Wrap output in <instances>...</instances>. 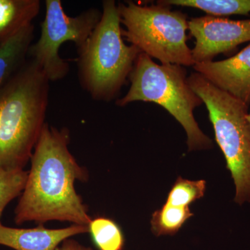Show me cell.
<instances>
[{"label":"cell","instance_id":"6da1fadb","mask_svg":"<svg viewBox=\"0 0 250 250\" xmlns=\"http://www.w3.org/2000/svg\"><path fill=\"white\" fill-rule=\"evenodd\" d=\"M70 133L45 123L31 158L27 182L15 209V223L69 222L88 226L92 219L75 188L88 174L68 149Z\"/></svg>","mask_w":250,"mask_h":250},{"label":"cell","instance_id":"7a4b0ae2","mask_svg":"<svg viewBox=\"0 0 250 250\" xmlns=\"http://www.w3.org/2000/svg\"><path fill=\"white\" fill-rule=\"evenodd\" d=\"M49 81L29 58L0 89V169L24 170L45 124Z\"/></svg>","mask_w":250,"mask_h":250},{"label":"cell","instance_id":"3957f363","mask_svg":"<svg viewBox=\"0 0 250 250\" xmlns=\"http://www.w3.org/2000/svg\"><path fill=\"white\" fill-rule=\"evenodd\" d=\"M121 15L114 0L103 3L102 17L83 48L78 52L80 84L97 101L116 98L141 53L123 41Z\"/></svg>","mask_w":250,"mask_h":250},{"label":"cell","instance_id":"277c9868","mask_svg":"<svg viewBox=\"0 0 250 250\" xmlns=\"http://www.w3.org/2000/svg\"><path fill=\"white\" fill-rule=\"evenodd\" d=\"M187 75L182 65H159L141 52L129 75V89L116 105L123 107L137 101L157 104L183 126L189 151L209 149L213 147L212 140L202 132L193 114L203 103L190 88Z\"/></svg>","mask_w":250,"mask_h":250},{"label":"cell","instance_id":"5b68a950","mask_svg":"<svg viewBox=\"0 0 250 250\" xmlns=\"http://www.w3.org/2000/svg\"><path fill=\"white\" fill-rule=\"evenodd\" d=\"M190 88L205 103L215 141L225 156L236 187L234 201L250 202L249 106L195 72L188 77Z\"/></svg>","mask_w":250,"mask_h":250},{"label":"cell","instance_id":"8992f818","mask_svg":"<svg viewBox=\"0 0 250 250\" xmlns=\"http://www.w3.org/2000/svg\"><path fill=\"white\" fill-rule=\"evenodd\" d=\"M122 35L142 53L158 59L161 64L193 66L191 49L187 45V16L172 11L170 6L157 1L141 6L134 1L118 4Z\"/></svg>","mask_w":250,"mask_h":250},{"label":"cell","instance_id":"52a82bcc","mask_svg":"<svg viewBox=\"0 0 250 250\" xmlns=\"http://www.w3.org/2000/svg\"><path fill=\"white\" fill-rule=\"evenodd\" d=\"M45 4L41 36L29 47L28 57L37 62L49 82H57L65 78L70 70L68 62L59 56L61 46L70 41L77 51L83 48L100 22L102 12L92 8L70 17L61 0H45Z\"/></svg>","mask_w":250,"mask_h":250},{"label":"cell","instance_id":"ba28073f","mask_svg":"<svg viewBox=\"0 0 250 250\" xmlns=\"http://www.w3.org/2000/svg\"><path fill=\"white\" fill-rule=\"evenodd\" d=\"M188 29L195 39L191 49L195 63L212 62L218 54L250 41V19L231 21L208 15L192 18L188 21Z\"/></svg>","mask_w":250,"mask_h":250},{"label":"cell","instance_id":"9c48e42d","mask_svg":"<svg viewBox=\"0 0 250 250\" xmlns=\"http://www.w3.org/2000/svg\"><path fill=\"white\" fill-rule=\"evenodd\" d=\"M194 69L215 86L250 104V45L219 62L195 63Z\"/></svg>","mask_w":250,"mask_h":250},{"label":"cell","instance_id":"30bf717a","mask_svg":"<svg viewBox=\"0 0 250 250\" xmlns=\"http://www.w3.org/2000/svg\"><path fill=\"white\" fill-rule=\"evenodd\" d=\"M88 232V226L72 225L66 228L51 229L42 225L33 229L4 226L0 220V245L15 250H57L70 237Z\"/></svg>","mask_w":250,"mask_h":250},{"label":"cell","instance_id":"8fae6325","mask_svg":"<svg viewBox=\"0 0 250 250\" xmlns=\"http://www.w3.org/2000/svg\"><path fill=\"white\" fill-rule=\"evenodd\" d=\"M40 9L39 0H0V47L32 24Z\"/></svg>","mask_w":250,"mask_h":250},{"label":"cell","instance_id":"7c38bea8","mask_svg":"<svg viewBox=\"0 0 250 250\" xmlns=\"http://www.w3.org/2000/svg\"><path fill=\"white\" fill-rule=\"evenodd\" d=\"M34 36V25L31 24L0 47V89L27 60Z\"/></svg>","mask_w":250,"mask_h":250},{"label":"cell","instance_id":"4fadbf2b","mask_svg":"<svg viewBox=\"0 0 250 250\" xmlns=\"http://www.w3.org/2000/svg\"><path fill=\"white\" fill-rule=\"evenodd\" d=\"M162 4L195 8L205 11L208 16L248 15L250 0H162Z\"/></svg>","mask_w":250,"mask_h":250},{"label":"cell","instance_id":"5bb4252c","mask_svg":"<svg viewBox=\"0 0 250 250\" xmlns=\"http://www.w3.org/2000/svg\"><path fill=\"white\" fill-rule=\"evenodd\" d=\"M192 215L189 207H174L165 203L152 214V231L156 236L175 234Z\"/></svg>","mask_w":250,"mask_h":250},{"label":"cell","instance_id":"9a60e30c","mask_svg":"<svg viewBox=\"0 0 250 250\" xmlns=\"http://www.w3.org/2000/svg\"><path fill=\"white\" fill-rule=\"evenodd\" d=\"M88 232L99 250H124V235L118 224L111 219H93L88 225Z\"/></svg>","mask_w":250,"mask_h":250},{"label":"cell","instance_id":"2e32d148","mask_svg":"<svg viewBox=\"0 0 250 250\" xmlns=\"http://www.w3.org/2000/svg\"><path fill=\"white\" fill-rule=\"evenodd\" d=\"M207 182L179 177L171 188L166 203L174 207H189L205 195Z\"/></svg>","mask_w":250,"mask_h":250},{"label":"cell","instance_id":"e0dca14e","mask_svg":"<svg viewBox=\"0 0 250 250\" xmlns=\"http://www.w3.org/2000/svg\"><path fill=\"white\" fill-rule=\"evenodd\" d=\"M27 176V171L24 170L6 171L0 169V220L10 202L22 194Z\"/></svg>","mask_w":250,"mask_h":250},{"label":"cell","instance_id":"ac0fdd59","mask_svg":"<svg viewBox=\"0 0 250 250\" xmlns=\"http://www.w3.org/2000/svg\"><path fill=\"white\" fill-rule=\"evenodd\" d=\"M57 250H94L93 248L90 247H85L82 246L79 242L75 240L68 238L65 240L60 246L57 248Z\"/></svg>","mask_w":250,"mask_h":250},{"label":"cell","instance_id":"d6986e66","mask_svg":"<svg viewBox=\"0 0 250 250\" xmlns=\"http://www.w3.org/2000/svg\"><path fill=\"white\" fill-rule=\"evenodd\" d=\"M248 119H249V121L250 122V113H248Z\"/></svg>","mask_w":250,"mask_h":250}]
</instances>
